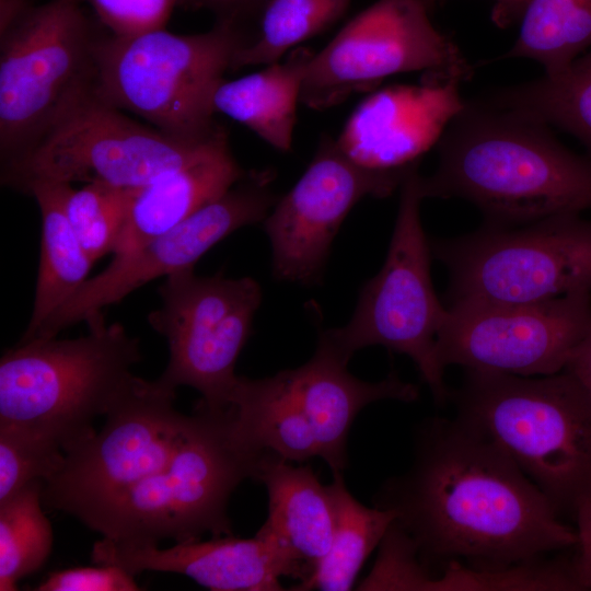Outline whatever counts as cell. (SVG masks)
Wrapping results in <instances>:
<instances>
[{
  "label": "cell",
  "instance_id": "d6a6232c",
  "mask_svg": "<svg viewBox=\"0 0 591 591\" xmlns=\"http://www.w3.org/2000/svg\"><path fill=\"white\" fill-rule=\"evenodd\" d=\"M572 515L577 523L572 570L580 590H591V496L577 505Z\"/></svg>",
  "mask_w": 591,
  "mask_h": 591
},
{
  "label": "cell",
  "instance_id": "cb8c5ba5",
  "mask_svg": "<svg viewBox=\"0 0 591 591\" xmlns=\"http://www.w3.org/2000/svg\"><path fill=\"white\" fill-rule=\"evenodd\" d=\"M333 477L329 486L335 528L331 547L310 577L291 590H351L363 564L395 520L394 511L358 501L346 487L343 474Z\"/></svg>",
  "mask_w": 591,
  "mask_h": 591
},
{
  "label": "cell",
  "instance_id": "ffe728a7",
  "mask_svg": "<svg viewBox=\"0 0 591 591\" xmlns=\"http://www.w3.org/2000/svg\"><path fill=\"white\" fill-rule=\"evenodd\" d=\"M289 462L265 452L254 479L268 496V514L260 528L275 540L301 582L331 547L335 507L331 486L323 485L311 466Z\"/></svg>",
  "mask_w": 591,
  "mask_h": 591
},
{
  "label": "cell",
  "instance_id": "ba28073f",
  "mask_svg": "<svg viewBox=\"0 0 591 591\" xmlns=\"http://www.w3.org/2000/svg\"><path fill=\"white\" fill-rule=\"evenodd\" d=\"M97 38L80 0L27 8L0 48V149L22 155L94 92Z\"/></svg>",
  "mask_w": 591,
  "mask_h": 591
},
{
  "label": "cell",
  "instance_id": "1f68e13d",
  "mask_svg": "<svg viewBox=\"0 0 591 591\" xmlns=\"http://www.w3.org/2000/svg\"><path fill=\"white\" fill-rule=\"evenodd\" d=\"M37 591H137L135 576L114 565L74 567L50 572Z\"/></svg>",
  "mask_w": 591,
  "mask_h": 591
},
{
  "label": "cell",
  "instance_id": "30bf717a",
  "mask_svg": "<svg viewBox=\"0 0 591 591\" xmlns=\"http://www.w3.org/2000/svg\"><path fill=\"white\" fill-rule=\"evenodd\" d=\"M225 136L220 126L205 139L174 138L127 117L93 92L4 164L2 182L23 192L34 182L139 188L198 159Z\"/></svg>",
  "mask_w": 591,
  "mask_h": 591
},
{
  "label": "cell",
  "instance_id": "4fadbf2b",
  "mask_svg": "<svg viewBox=\"0 0 591 591\" xmlns=\"http://www.w3.org/2000/svg\"><path fill=\"white\" fill-rule=\"evenodd\" d=\"M175 397L158 380L135 376L102 430L65 453L61 468L43 483V506L85 524L164 464L187 418L175 408Z\"/></svg>",
  "mask_w": 591,
  "mask_h": 591
},
{
  "label": "cell",
  "instance_id": "4dcf8cb0",
  "mask_svg": "<svg viewBox=\"0 0 591 591\" xmlns=\"http://www.w3.org/2000/svg\"><path fill=\"white\" fill-rule=\"evenodd\" d=\"M113 35L130 36L163 28L185 0H88Z\"/></svg>",
  "mask_w": 591,
  "mask_h": 591
},
{
  "label": "cell",
  "instance_id": "484cf974",
  "mask_svg": "<svg viewBox=\"0 0 591 591\" xmlns=\"http://www.w3.org/2000/svg\"><path fill=\"white\" fill-rule=\"evenodd\" d=\"M591 48V0H530L506 57L538 62L547 77Z\"/></svg>",
  "mask_w": 591,
  "mask_h": 591
},
{
  "label": "cell",
  "instance_id": "d4e9b609",
  "mask_svg": "<svg viewBox=\"0 0 591 591\" xmlns=\"http://www.w3.org/2000/svg\"><path fill=\"white\" fill-rule=\"evenodd\" d=\"M482 100L569 132L591 159V48L557 76L501 88Z\"/></svg>",
  "mask_w": 591,
  "mask_h": 591
},
{
  "label": "cell",
  "instance_id": "603a6c76",
  "mask_svg": "<svg viewBox=\"0 0 591 591\" xmlns=\"http://www.w3.org/2000/svg\"><path fill=\"white\" fill-rule=\"evenodd\" d=\"M72 185L34 182L24 192L34 197L42 217L40 256L34 305L21 341L34 337L44 322L89 278L94 264L79 243L65 211Z\"/></svg>",
  "mask_w": 591,
  "mask_h": 591
},
{
  "label": "cell",
  "instance_id": "2e32d148",
  "mask_svg": "<svg viewBox=\"0 0 591 591\" xmlns=\"http://www.w3.org/2000/svg\"><path fill=\"white\" fill-rule=\"evenodd\" d=\"M410 170L363 167L341 151L336 139L324 135L305 172L263 221L275 278L317 282L332 242L352 207L367 196H390Z\"/></svg>",
  "mask_w": 591,
  "mask_h": 591
},
{
  "label": "cell",
  "instance_id": "5b68a950",
  "mask_svg": "<svg viewBox=\"0 0 591 591\" xmlns=\"http://www.w3.org/2000/svg\"><path fill=\"white\" fill-rule=\"evenodd\" d=\"M262 455L235 441L230 407L213 409L198 402L167 461L85 525L126 545L232 535L229 500L244 479H254Z\"/></svg>",
  "mask_w": 591,
  "mask_h": 591
},
{
  "label": "cell",
  "instance_id": "52a82bcc",
  "mask_svg": "<svg viewBox=\"0 0 591 591\" xmlns=\"http://www.w3.org/2000/svg\"><path fill=\"white\" fill-rule=\"evenodd\" d=\"M419 166L399 186L397 218L385 262L359 293L355 313L343 327L320 333L317 346L344 363L369 346L381 345L408 356L428 385L434 403L451 399L437 354V336L448 313L430 275L431 245L420 220Z\"/></svg>",
  "mask_w": 591,
  "mask_h": 591
},
{
  "label": "cell",
  "instance_id": "4316f807",
  "mask_svg": "<svg viewBox=\"0 0 591 591\" xmlns=\"http://www.w3.org/2000/svg\"><path fill=\"white\" fill-rule=\"evenodd\" d=\"M351 0H267L258 30L233 59L232 69L280 61L296 46L326 31L346 13Z\"/></svg>",
  "mask_w": 591,
  "mask_h": 591
},
{
  "label": "cell",
  "instance_id": "6da1fadb",
  "mask_svg": "<svg viewBox=\"0 0 591 591\" xmlns=\"http://www.w3.org/2000/svg\"><path fill=\"white\" fill-rule=\"evenodd\" d=\"M373 503L394 511L392 526L424 568L505 569L577 543L576 530L513 460L457 416L418 425L410 466L386 479Z\"/></svg>",
  "mask_w": 591,
  "mask_h": 591
},
{
  "label": "cell",
  "instance_id": "d6986e66",
  "mask_svg": "<svg viewBox=\"0 0 591 591\" xmlns=\"http://www.w3.org/2000/svg\"><path fill=\"white\" fill-rule=\"evenodd\" d=\"M280 384L313 428L322 457L333 475L348 463L347 443L358 414L369 404L394 399L410 403L418 387L391 372L379 382L354 376L344 363L317 346L304 364L276 373Z\"/></svg>",
  "mask_w": 591,
  "mask_h": 591
},
{
  "label": "cell",
  "instance_id": "e0dca14e",
  "mask_svg": "<svg viewBox=\"0 0 591 591\" xmlns=\"http://www.w3.org/2000/svg\"><path fill=\"white\" fill-rule=\"evenodd\" d=\"M460 84L425 76L420 84L373 91L355 107L336 141L363 167L407 172L420 164L464 108Z\"/></svg>",
  "mask_w": 591,
  "mask_h": 591
},
{
  "label": "cell",
  "instance_id": "7402d4cb",
  "mask_svg": "<svg viewBox=\"0 0 591 591\" xmlns=\"http://www.w3.org/2000/svg\"><path fill=\"white\" fill-rule=\"evenodd\" d=\"M313 51L292 49L283 61L235 80H223L213 95V111L254 131L273 148L291 149L297 105Z\"/></svg>",
  "mask_w": 591,
  "mask_h": 591
},
{
  "label": "cell",
  "instance_id": "83f0119b",
  "mask_svg": "<svg viewBox=\"0 0 591 591\" xmlns=\"http://www.w3.org/2000/svg\"><path fill=\"white\" fill-rule=\"evenodd\" d=\"M44 480H33L0 501V590L37 571L49 557L53 529L42 509Z\"/></svg>",
  "mask_w": 591,
  "mask_h": 591
},
{
  "label": "cell",
  "instance_id": "8992f818",
  "mask_svg": "<svg viewBox=\"0 0 591 591\" xmlns=\"http://www.w3.org/2000/svg\"><path fill=\"white\" fill-rule=\"evenodd\" d=\"M239 22L219 20L209 31L178 35L164 27L109 35L95 47V94L178 139L213 135V95L248 37Z\"/></svg>",
  "mask_w": 591,
  "mask_h": 591
},
{
  "label": "cell",
  "instance_id": "277c9868",
  "mask_svg": "<svg viewBox=\"0 0 591 591\" xmlns=\"http://www.w3.org/2000/svg\"><path fill=\"white\" fill-rule=\"evenodd\" d=\"M78 338L20 341L0 360V427L58 445L63 453L93 437L142 360L140 341L120 323L88 324Z\"/></svg>",
  "mask_w": 591,
  "mask_h": 591
},
{
  "label": "cell",
  "instance_id": "44dd1931",
  "mask_svg": "<svg viewBox=\"0 0 591 591\" xmlns=\"http://www.w3.org/2000/svg\"><path fill=\"white\" fill-rule=\"evenodd\" d=\"M247 173L232 154L227 135L198 159L137 188L114 257L172 230Z\"/></svg>",
  "mask_w": 591,
  "mask_h": 591
},
{
  "label": "cell",
  "instance_id": "3957f363",
  "mask_svg": "<svg viewBox=\"0 0 591 591\" xmlns=\"http://www.w3.org/2000/svg\"><path fill=\"white\" fill-rule=\"evenodd\" d=\"M456 416L496 442L558 514L591 496V397L568 372L542 378L465 370Z\"/></svg>",
  "mask_w": 591,
  "mask_h": 591
},
{
  "label": "cell",
  "instance_id": "e575fe53",
  "mask_svg": "<svg viewBox=\"0 0 591 591\" xmlns=\"http://www.w3.org/2000/svg\"><path fill=\"white\" fill-rule=\"evenodd\" d=\"M564 371L573 376L591 397V327L573 350Z\"/></svg>",
  "mask_w": 591,
  "mask_h": 591
},
{
  "label": "cell",
  "instance_id": "d590c367",
  "mask_svg": "<svg viewBox=\"0 0 591 591\" xmlns=\"http://www.w3.org/2000/svg\"><path fill=\"white\" fill-rule=\"evenodd\" d=\"M429 7L438 0H424ZM493 21L499 27H508L520 22L530 0H493Z\"/></svg>",
  "mask_w": 591,
  "mask_h": 591
},
{
  "label": "cell",
  "instance_id": "9a60e30c",
  "mask_svg": "<svg viewBox=\"0 0 591 591\" xmlns=\"http://www.w3.org/2000/svg\"><path fill=\"white\" fill-rule=\"evenodd\" d=\"M273 178L269 170L251 171L172 230L114 257L48 317L33 338L56 337L63 328L80 322L90 324L104 318L105 308L119 303L146 283L193 269L219 241L242 227L264 221L279 199L270 186Z\"/></svg>",
  "mask_w": 591,
  "mask_h": 591
},
{
  "label": "cell",
  "instance_id": "836d02e7",
  "mask_svg": "<svg viewBox=\"0 0 591 591\" xmlns=\"http://www.w3.org/2000/svg\"><path fill=\"white\" fill-rule=\"evenodd\" d=\"M267 0H185L195 8H206L219 15V20L239 22L241 19L259 13Z\"/></svg>",
  "mask_w": 591,
  "mask_h": 591
},
{
  "label": "cell",
  "instance_id": "8fae6325",
  "mask_svg": "<svg viewBox=\"0 0 591 591\" xmlns=\"http://www.w3.org/2000/svg\"><path fill=\"white\" fill-rule=\"evenodd\" d=\"M413 71L460 83L474 73L454 42L433 25L424 0H378L313 54L300 102L323 111Z\"/></svg>",
  "mask_w": 591,
  "mask_h": 591
},
{
  "label": "cell",
  "instance_id": "f546056e",
  "mask_svg": "<svg viewBox=\"0 0 591 591\" xmlns=\"http://www.w3.org/2000/svg\"><path fill=\"white\" fill-rule=\"evenodd\" d=\"M63 461L65 453L55 443L0 427V501L33 480H47Z\"/></svg>",
  "mask_w": 591,
  "mask_h": 591
},
{
  "label": "cell",
  "instance_id": "7c38bea8",
  "mask_svg": "<svg viewBox=\"0 0 591 591\" xmlns=\"http://www.w3.org/2000/svg\"><path fill=\"white\" fill-rule=\"evenodd\" d=\"M160 308L148 323L169 347V362L157 379L175 390L190 386L200 403L229 407L236 384V360L260 305V286L251 277L197 276L193 269L171 274L158 289Z\"/></svg>",
  "mask_w": 591,
  "mask_h": 591
},
{
  "label": "cell",
  "instance_id": "7a4b0ae2",
  "mask_svg": "<svg viewBox=\"0 0 591 591\" xmlns=\"http://www.w3.org/2000/svg\"><path fill=\"white\" fill-rule=\"evenodd\" d=\"M424 198H462L485 224L518 227L591 210V159L564 147L548 126L484 100L465 101L438 142Z\"/></svg>",
  "mask_w": 591,
  "mask_h": 591
},
{
  "label": "cell",
  "instance_id": "9c48e42d",
  "mask_svg": "<svg viewBox=\"0 0 591 591\" xmlns=\"http://www.w3.org/2000/svg\"><path fill=\"white\" fill-rule=\"evenodd\" d=\"M448 269L450 303L519 304L591 292V219L564 213L430 242Z\"/></svg>",
  "mask_w": 591,
  "mask_h": 591
},
{
  "label": "cell",
  "instance_id": "ac0fdd59",
  "mask_svg": "<svg viewBox=\"0 0 591 591\" xmlns=\"http://www.w3.org/2000/svg\"><path fill=\"white\" fill-rule=\"evenodd\" d=\"M97 565H114L136 576L144 570L176 572L215 591H279L281 577L294 571L274 538L262 528L252 538L232 535L208 541L126 545L102 537L92 548Z\"/></svg>",
  "mask_w": 591,
  "mask_h": 591
},
{
  "label": "cell",
  "instance_id": "5bb4252c",
  "mask_svg": "<svg viewBox=\"0 0 591 591\" xmlns=\"http://www.w3.org/2000/svg\"><path fill=\"white\" fill-rule=\"evenodd\" d=\"M437 336L441 366L551 375L561 372L591 327V292L535 303L459 301L447 308Z\"/></svg>",
  "mask_w": 591,
  "mask_h": 591
},
{
  "label": "cell",
  "instance_id": "f1b7e54d",
  "mask_svg": "<svg viewBox=\"0 0 591 591\" xmlns=\"http://www.w3.org/2000/svg\"><path fill=\"white\" fill-rule=\"evenodd\" d=\"M136 189L96 182L79 189L70 187L65 200L66 216L93 263L113 253Z\"/></svg>",
  "mask_w": 591,
  "mask_h": 591
}]
</instances>
